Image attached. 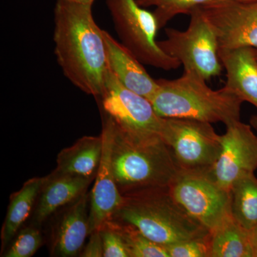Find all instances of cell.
I'll return each mask as SVG.
<instances>
[{"label": "cell", "mask_w": 257, "mask_h": 257, "mask_svg": "<svg viewBox=\"0 0 257 257\" xmlns=\"http://www.w3.org/2000/svg\"><path fill=\"white\" fill-rule=\"evenodd\" d=\"M92 6L57 0L54 10L55 54L66 78L88 95L100 98L108 69L104 30Z\"/></svg>", "instance_id": "6da1fadb"}, {"label": "cell", "mask_w": 257, "mask_h": 257, "mask_svg": "<svg viewBox=\"0 0 257 257\" xmlns=\"http://www.w3.org/2000/svg\"><path fill=\"white\" fill-rule=\"evenodd\" d=\"M157 81L158 89L150 101L161 117L221 122L225 126L240 120L243 101L225 85L214 90L205 79L187 71L177 79Z\"/></svg>", "instance_id": "7a4b0ae2"}, {"label": "cell", "mask_w": 257, "mask_h": 257, "mask_svg": "<svg viewBox=\"0 0 257 257\" xmlns=\"http://www.w3.org/2000/svg\"><path fill=\"white\" fill-rule=\"evenodd\" d=\"M109 119L112 126L111 166L122 195L170 187L180 170L162 139L135 138Z\"/></svg>", "instance_id": "3957f363"}, {"label": "cell", "mask_w": 257, "mask_h": 257, "mask_svg": "<svg viewBox=\"0 0 257 257\" xmlns=\"http://www.w3.org/2000/svg\"><path fill=\"white\" fill-rule=\"evenodd\" d=\"M112 219L133 225L147 238L165 246L209 232L179 205L169 187L124 194Z\"/></svg>", "instance_id": "277c9868"}, {"label": "cell", "mask_w": 257, "mask_h": 257, "mask_svg": "<svg viewBox=\"0 0 257 257\" xmlns=\"http://www.w3.org/2000/svg\"><path fill=\"white\" fill-rule=\"evenodd\" d=\"M189 15L187 30L166 29V39L158 41V45L166 54L178 60L184 71L209 80L220 75L224 69L217 36L200 8Z\"/></svg>", "instance_id": "5b68a950"}, {"label": "cell", "mask_w": 257, "mask_h": 257, "mask_svg": "<svg viewBox=\"0 0 257 257\" xmlns=\"http://www.w3.org/2000/svg\"><path fill=\"white\" fill-rule=\"evenodd\" d=\"M120 41L145 65L165 71L178 69V60L166 54L156 37L159 27L153 13L137 0H106Z\"/></svg>", "instance_id": "8992f818"}, {"label": "cell", "mask_w": 257, "mask_h": 257, "mask_svg": "<svg viewBox=\"0 0 257 257\" xmlns=\"http://www.w3.org/2000/svg\"><path fill=\"white\" fill-rule=\"evenodd\" d=\"M162 139L180 170H210L221 152V135L198 120L165 118Z\"/></svg>", "instance_id": "52a82bcc"}, {"label": "cell", "mask_w": 257, "mask_h": 257, "mask_svg": "<svg viewBox=\"0 0 257 257\" xmlns=\"http://www.w3.org/2000/svg\"><path fill=\"white\" fill-rule=\"evenodd\" d=\"M169 189L189 215L209 231L231 214L230 192L216 182L210 170H179Z\"/></svg>", "instance_id": "ba28073f"}, {"label": "cell", "mask_w": 257, "mask_h": 257, "mask_svg": "<svg viewBox=\"0 0 257 257\" xmlns=\"http://www.w3.org/2000/svg\"><path fill=\"white\" fill-rule=\"evenodd\" d=\"M100 98L104 114L125 133L138 138H162L165 118L157 114L151 101L125 87L109 70Z\"/></svg>", "instance_id": "9c48e42d"}, {"label": "cell", "mask_w": 257, "mask_h": 257, "mask_svg": "<svg viewBox=\"0 0 257 257\" xmlns=\"http://www.w3.org/2000/svg\"><path fill=\"white\" fill-rule=\"evenodd\" d=\"M257 169V136L251 125L240 120L226 125L219 156L210 173L221 187L230 191L235 182Z\"/></svg>", "instance_id": "30bf717a"}, {"label": "cell", "mask_w": 257, "mask_h": 257, "mask_svg": "<svg viewBox=\"0 0 257 257\" xmlns=\"http://www.w3.org/2000/svg\"><path fill=\"white\" fill-rule=\"evenodd\" d=\"M200 9L216 32L219 50H257V1H214Z\"/></svg>", "instance_id": "8fae6325"}, {"label": "cell", "mask_w": 257, "mask_h": 257, "mask_svg": "<svg viewBox=\"0 0 257 257\" xmlns=\"http://www.w3.org/2000/svg\"><path fill=\"white\" fill-rule=\"evenodd\" d=\"M101 135L102 155L96 173L95 182L89 194V234L96 230H100L106 222L111 220L123 201V195L116 185L111 166L112 126L105 114H103Z\"/></svg>", "instance_id": "7c38bea8"}, {"label": "cell", "mask_w": 257, "mask_h": 257, "mask_svg": "<svg viewBox=\"0 0 257 257\" xmlns=\"http://www.w3.org/2000/svg\"><path fill=\"white\" fill-rule=\"evenodd\" d=\"M104 38L109 70L125 87L151 100L158 89L157 81L131 51L104 30Z\"/></svg>", "instance_id": "4fadbf2b"}, {"label": "cell", "mask_w": 257, "mask_h": 257, "mask_svg": "<svg viewBox=\"0 0 257 257\" xmlns=\"http://www.w3.org/2000/svg\"><path fill=\"white\" fill-rule=\"evenodd\" d=\"M219 57L226 70L225 86L241 100L257 108V61L254 49L243 47L219 50Z\"/></svg>", "instance_id": "5bb4252c"}, {"label": "cell", "mask_w": 257, "mask_h": 257, "mask_svg": "<svg viewBox=\"0 0 257 257\" xmlns=\"http://www.w3.org/2000/svg\"><path fill=\"white\" fill-rule=\"evenodd\" d=\"M93 179L60 173L55 170L44 177L40 200L35 211V220L42 223L60 207L77 200L87 192Z\"/></svg>", "instance_id": "9a60e30c"}, {"label": "cell", "mask_w": 257, "mask_h": 257, "mask_svg": "<svg viewBox=\"0 0 257 257\" xmlns=\"http://www.w3.org/2000/svg\"><path fill=\"white\" fill-rule=\"evenodd\" d=\"M89 197V194L84 192L62 216L54 241L53 251L56 256L73 257L82 251L89 234L87 209Z\"/></svg>", "instance_id": "2e32d148"}, {"label": "cell", "mask_w": 257, "mask_h": 257, "mask_svg": "<svg viewBox=\"0 0 257 257\" xmlns=\"http://www.w3.org/2000/svg\"><path fill=\"white\" fill-rule=\"evenodd\" d=\"M103 140L99 137L84 136L72 146L64 148L57 159L56 172L95 178L102 155Z\"/></svg>", "instance_id": "e0dca14e"}, {"label": "cell", "mask_w": 257, "mask_h": 257, "mask_svg": "<svg viewBox=\"0 0 257 257\" xmlns=\"http://www.w3.org/2000/svg\"><path fill=\"white\" fill-rule=\"evenodd\" d=\"M210 257H253L251 231L231 214L209 231Z\"/></svg>", "instance_id": "ac0fdd59"}, {"label": "cell", "mask_w": 257, "mask_h": 257, "mask_svg": "<svg viewBox=\"0 0 257 257\" xmlns=\"http://www.w3.org/2000/svg\"><path fill=\"white\" fill-rule=\"evenodd\" d=\"M43 182L44 177L29 179L20 190L12 194L2 229V249H4L8 246L28 219L37 196L41 190Z\"/></svg>", "instance_id": "d6986e66"}, {"label": "cell", "mask_w": 257, "mask_h": 257, "mask_svg": "<svg viewBox=\"0 0 257 257\" xmlns=\"http://www.w3.org/2000/svg\"><path fill=\"white\" fill-rule=\"evenodd\" d=\"M229 192L231 215L251 231L257 226V178L254 174L239 179Z\"/></svg>", "instance_id": "ffe728a7"}, {"label": "cell", "mask_w": 257, "mask_h": 257, "mask_svg": "<svg viewBox=\"0 0 257 257\" xmlns=\"http://www.w3.org/2000/svg\"><path fill=\"white\" fill-rule=\"evenodd\" d=\"M107 223L122 238L130 257H170L165 246L152 241L133 225L114 219Z\"/></svg>", "instance_id": "44dd1931"}, {"label": "cell", "mask_w": 257, "mask_h": 257, "mask_svg": "<svg viewBox=\"0 0 257 257\" xmlns=\"http://www.w3.org/2000/svg\"><path fill=\"white\" fill-rule=\"evenodd\" d=\"M216 0H137L143 8L154 7L160 29L179 15H190L194 10Z\"/></svg>", "instance_id": "7402d4cb"}, {"label": "cell", "mask_w": 257, "mask_h": 257, "mask_svg": "<svg viewBox=\"0 0 257 257\" xmlns=\"http://www.w3.org/2000/svg\"><path fill=\"white\" fill-rule=\"evenodd\" d=\"M166 248L170 257H210L209 232L200 237L177 241Z\"/></svg>", "instance_id": "603a6c76"}, {"label": "cell", "mask_w": 257, "mask_h": 257, "mask_svg": "<svg viewBox=\"0 0 257 257\" xmlns=\"http://www.w3.org/2000/svg\"><path fill=\"white\" fill-rule=\"evenodd\" d=\"M42 244V236L40 231L35 228H27L18 235L4 256L31 257Z\"/></svg>", "instance_id": "cb8c5ba5"}, {"label": "cell", "mask_w": 257, "mask_h": 257, "mask_svg": "<svg viewBox=\"0 0 257 257\" xmlns=\"http://www.w3.org/2000/svg\"><path fill=\"white\" fill-rule=\"evenodd\" d=\"M100 232L103 242V256L130 257L122 238L107 222L101 228Z\"/></svg>", "instance_id": "d4e9b609"}, {"label": "cell", "mask_w": 257, "mask_h": 257, "mask_svg": "<svg viewBox=\"0 0 257 257\" xmlns=\"http://www.w3.org/2000/svg\"><path fill=\"white\" fill-rule=\"evenodd\" d=\"M82 257H102L103 242L100 230H96L90 234L89 242L81 252Z\"/></svg>", "instance_id": "484cf974"}, {"label": "cell", "mask_w": 257, "mask_h": 257, "mask_svg": "<svg viewBox=\"0 0 257 257\" xmlns=\"http://www.w3.org/2000/svg\"><path fill=\"white\" fill-rule=\"evenodd\" d=\"M251 243L253 257H257V226L251 230Z\"/></svg>", "instance_id": "4316f807"}, {"label": "cell", "mask_w": 257, "mask_h": 257, "mask_svg": "<svg viewBox=\"0 0 257 257\" xmlns=\"http://www.w3.org/2000/svg\"><path fill=\"white\" fill-rule=\"evenodd\" d=\"M67 1L76 3V4L90 5V6H92L95 0H67Z\"/></svg>", "instance_id": "83f0119b"}, {"label": "cell", "mask_w": 257, "mask_h": 257, "mask_svg": "<svg viewBox=\"0 0 257 257\" xmlns=\"http://www.w3.org/2000/svg\"><path fill=\"white\" fill-rule=\"evenodd\" d=\"M250 125L257 131V115H253L250 118Z\"/></svg>", "instance_id": "f1b7e54d"}, {"label": "cell", "mask_w": 257, "mask_h": 257, "mask_svg": "<svg viewBox=\"0 0 257 257\" xmlns=\"http://www.w3.org/2000/svg\"><path fill=\"white\" fill-rule=\"evenodd\" d=\"M216 1H231V2H240V3H247V2H255L257 0H216Z\"/></svg>", "instance_id": "f546056e"}, {"label": "cell", "mask_w": 257, "mask_h": 257, "mask_svg": "<svg viewBox=\"0 0 257 257\" xmlns=\"http://www.w3.org/2000/svg\"><path fill=\"white\" fill-rule=\"evenodd\" d=\"M254 54L255 56H256V59L257 61V50H256V49H254Z\"/></svg>", "instance_id": "4dcf8cb0"}]
</instances>
